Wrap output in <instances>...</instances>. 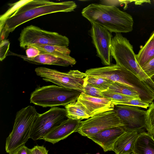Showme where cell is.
<instances>
[{
  "instance_id": "1",
  "label": "cell",
  "mask_w": 154,
  "mask_h": 154,
  "mask_svg": "<svg viewBox=\"0 0 154 154\" xmlns=\"http://www.w3.org/2000/svg\"><path fill=\"white\" fill-rule=\"evenodd\" d=\"M72 1L56 2L47 0H31L20 7L5 21L3 29L4 37L20 25L40 16L59 12L74 11L77 8Z\"/></svg>"
},
{
  "instance_id": "2",
  "label": "cell",
  "mask_w": 154,
  "mask_h": 154,
  "mask_svg": "<svg viewBox=\"0 0 154 154\" xmlns=\"http://www.w3.org/2000/svg\"><path fill=\"white\" fill-rule=\"evenodd\" d=\"M81 14L91 24H97L112 33H127L133 29L132 16L116 6L92 3L83 8Z\"/></svg>"
},
{
  "instance_id": "3",
  "label": "cell",
  "mask_w": 154,
  "mask_h": 154,
  "mask_svg": "<svg viewBox=\"0 0 154 154\" xmlns=\"http://www.w3.org/2000/svg\"><path fill=\"white\" fill-rule=\"evenodd\" d=\"M111 51L117 65L132 72L154 89V83L137 62L133 46L121 33H116L112 38Z\"/></svg>"
},
{
  "instance_id": "4",
  "label": "cell",
  "mask_w": 154,
  "mask_h": 154,
  "mask_svg": "<svg viewBox=\"0 0 154 154\" xmlns=\"http://www.w3.org/2000/svg\"><path fill=\"white\" fill-rule=\"evenodd\" d=\"M82 92L55 85L39 86L31 93L30 100L43 107L65 106L77 101Z\"/></svg>"
},
{
  "instance_id": "5",
  "label": "cell",
  "mask_w": 154,
  "mask_h": 154,
  "mask_svg": "<svg viewBox=\"0 0 154 154\" xmlns=\"http://www.w3.org/2000/svg\"><path fill=\"white\" fill-rule=\"evenodd\" d=\"M39 113L34 106H29L17 113L13 128L6 141V152L12 154L30 138L34 122Z\"/></svg>"
},
{
  "instance_id": "6",
  "label": "cell",
  "mask_w": 154,
  "mask_h": 154,
  "mask_svg": "<svg viewBox=\"0 0 154 154\" xmlns=\"http://www.w3.org/2000/svg\"><path fill=\"white\" fill-rule=\"evenodd\" d=\"M18 40L20 47L24 49L35 44L68 47L69 43V40L66 36L33 25L27 26L22 30Z\"/></svg>"
},
{
  "instance_id": "7",
  "label": "cell",
  "mask_w": 154,
  "mask_h": 154,
  "mask_svg": "<svg viewBox=\"0 0 154 154\" xmlns=\"http://www.w3.org/2000/svg\"><path fill=\"white\" fill-rule=\"evenodd\" d=\"M36 74L44 81L51 82L56 85L64 88L83 92L84 79L85 73L76 70L62 72L56 70L45 67L36 68Z\"/></svg>"
},
{
  "instance_id": "8",
  "label": "cell",
  "mask_w": 154,
  "mask_h": 154,
  "mask_svg": "<svg viewBox=\"0 0 154 154\" xmlns=\"http://www.w3.org/2000/svg\"><path fill=\"white\" fill-rule=\"evenodd\" d=\"M68 119L65 109L57 106L39 114L33 125L30 138L34 140L42 139Z\"/></svg>"
},
{
  "instance_id": "9",
  "label": "cell",
  "mask_w": 154,
  "mask_h": 154,
  "mask_svg": "<svg viewBox=\"0 0 154 154\" xmlns=\"http://www.w3.org/2000/svg\"><path fill=\"white\" fill-rule=\"evenodd\" d=\"M124 125L117 114L113 110L100 113L81 121L76 132L87 137L107 128Z\"/></svg>"
},
{
  "instance_id": "10",
  "label": "cell",
  "mask_w": 154,
  "mask_h": 154,
  "mask_svg": "<svg viewBox=\"0 0 154 154\" xmlns=\"http://www.w3.org/2000/svg\"><path fill=\"white\" fill-rule=\"evenodd\" d=\"M114 110L120 118L126 131L142 132L145 129L146 111L140 107L124 105H115Z\"/></svg>"
},
{
  "instance_id": "11",
  "label": "cell",
  "mask_w": 154,
  "mask_h": 154,
  "mask_svg": "<svg viewBox=\"0 0 154 154\" xmlns=\"http://www.w3.org/2000/svg\"><path fill=\"white\" fill-rule=\"evenodd\" d=\"M91 24L90 35L96 49L97 56L100 59L103 65H110L112 57L111 51L112 33L97 24Z\"/></svg>"
},
{
  "instance_id": "12",
  "label": "cell",
  "mask_w": 154,
  "mask_h": 154,
  "mask_svg": "<svg viewBox=\"0 0 154 154\" xmlns=\"http://www.w3.org/2000/svg\"><path fill=\"white\" fill-rule=\"evenodd\" d=\"M126 131L122 127L107 128L87 137L100 146L104 152L112 151L118 138Z\"/></svg>"
},
{
  "instance_id": "13",
  "label": "cell",
  "mask_w": 154,
  "mask_h": 154,
  "mask_svg": "<svg viewBox=\"0 0 154 154\" xmlns=\"http://www.w3.org/2000/svg\"><path fill=\"white\" fill-rule=\"evenodd\" d=\"M77 101L87 109L91 117L100 113L114 110L115 105L110 99L88 96L82 92Z\"/></svg>"
},
{
  "instance_id": "14",
  "label": "cell",
  "mask_w": 154,
  "mask_h": 154,
  "mask_svg": "<svg viewBox=\"0 0 154 154\" xmlns=\"http://www.w3.org/2000/svg\"><path fill=\"white\" fill-rule=\"evenodd\" d=\"M81 120L68 118L45 136L43 140L53 144L63 140L76 132Z\"/></svg>"
},
{
  "instance_id": "15",
  "label": "cell",
  "mask_w": 154,
  "mask_h": 154,
  "mask_svg": "<svg viewBox=\"0 0 154 154\" xmlns=\"http://www.w3.org/2000/svg\"><path fill=\"white\" fill-rule=\"evenodd\" d=\"M14 55L19 57L24 60L35 64H47L67 66L75 65L76 63L75 59L69 60L51 54L41 53L37 56L32 58L26 56L19 54L9 51L8 55Z\"/></svg>"
},
{
  "instance_id": "16",
  "label": "cell",
  "mask_w": 154,
  "mask_h": 154,
  "mask_svg": "<svg viewBox=\"0 0 154 154\" xmlns=\"http://www.w3.org/2000/svg\"><path fill=\"white\" fill-rule=\"evenodd\" d=\"M138 134V132L135 131H126L116 141L112 151L116 154H129L132 153Z\"/></svg>"
},
{
  "instance_id": "17",
  "label": "cell",
  "mask_w": 154,
  "mask_h": 154,
  "mask_svg": "<svg viewBox=\"0 0 154 154\" xmlns=\"http://www.w3.org/2000/svg\"><path fill=\"white\" fill-rule=\"evenodd\" d=\"M132 153L134 154H154V136L145 132L139 133Z\"/></svg>"
},
{
  "instance_id": "18",
  "label": "cell",
  "mask_w": 154,
  "mask_h": 154,
  "mask_svg": "<svg viewBox=\"0 0 154 154\" xmlns=\"http://www.w3.org/2000/svg\"><path fill=\"white\" fill-rule=\"evenodd\" d=\"M154 58V31L144 45L140 49L136 58L139 66L142 67Z\"/></svg>"
},
{
  "instance_id": "19",
  "label": "cell",
  "mask_w": 154,
  "mask_h": 154,
  "mask_svg": "<svg viewBox=\"0 0 154 154\" xmlns=\"http://www.w3.org/2000/svg\"><path fill=\"white\" fill-rule=\"evenodd\" d=\"M29 46L38 49L41 51V53L49 54L69 60L75 59L70 56L71 51L67 47L38 44L32 45Z\"/></svg>"
},
{
  "instance_id": "20",
  "label": "cell",
  "mask_w": 154,
  "mask_h": 154,
  "mask_svg": "<svg viewBox=\"0 0 154 154\" xmlns=\"http://www.w3.org/2000/svg\"><path fill=\"white\" fill-rule=\"evenodd\" d=\"M65 107L68 118L82 120L91 117L87 109L78 101L68 104Z\"/></svg>"
},
{
  "instance_id": "21",
  "label": "cell",
  "mask_w": 154,
  "mask_h": 154,
  "mask_svg": "<svg viewBox=\"0 0 154 154\" xmlns=\"http://www.w3.org/2000/svg\"><path fill=\"white\" fill-rule=\"evenodd\" d=\"M84 80L101 92L107 90L113 82L103 77L88 75L84 78Z\"/></svg>"
},
{
  "instance_id": "22",
  "label": "cell",
  "mask_w": 154,
  "mask_h": 154,
  "mask_svg": "<svg viewBox=\"0 0 154 154\" xmlns=\"http://www.w3.org/2000/svg\"><path fill=\"white\" fill-rule=\"evenodd\" d=\"M107 90L137 99H140L139 95L136 92L127 86L117 82H113Z\"/></svg>"
},
{
  "instance_id": "23",
  "label": "cell",
  "mask_w": 154,
  "mask_h": 154,
  "mask_svg": "<svg viewBox=\"0 0 154 154\" xmlns=\"http://www.w3.org/2000/svg\"><path fill=\"white\" fill-rule=\"evenodd\" d=\"M145 129L147 133L154 136V102L151 103L146 111L145 117Z\"/></svg>"
},
{
  "instance_id": "24",
  "label": "cell",
  "mask_w": 154,
  "mask_h": 154,
  "mask_svg": "<svg viewBox=\"0 0 154 154\" xmlns=\"http://www.w3.org/2000/svg\"><path fill=\"white\" fill-rule=\"evenodd\" d=\"M31 0H20L13 4H12V7L4 14L1 15L0 17V32L3 30L5 21L6 20L20 7L29 2Z\"/></svg>"
},
{
  "instance_id": "25",
  "label": "cell",
  "mask_w": 154,
  "mask_h": 154,
  "mask_svg": "<svg viewBox=\"0 0 154 154\" xmlns=\"http://www.w3.org/2000/svg\"><path fill=\"white\" fill-rule=\"evenodd\" d=\"M101 94L103 97L110 99L112 101L121 102L137 99L109 90L102 91Z\"/></svg>"
},
{
  "instance_id": "26",
  "label": "cell",
  "mask_w": 154,
  "mask_h": 154,
  "mask_svg": "<svg viewBox=\"0 0 154 154\" xmlns=\"http://www.w3.org/2000/svg\"><path fill=\"white\" fill-rule=\"evenodd\" d=\"M112 102L114 105H124L137 106L146 109H147L150 105V104L141 100L140 99H134L128 100L121 102L112 101Z\"/></svg>"
},
{
  "instance_id": "27",
  "label": "cell",
  "mask_w": 154,
  "mask_h": 154,
  "mask_svg": "<svg viewBox=\"0 0 154 154\" xmlns=\"http://www.w3.org/2000/svg\"><path fill=\"white\" fill-rule=\"evenodd\" d=\"M83 92L87 95L93 97H103L101 94V91L84 80Z\"/></svg>"
},
{
  "instance_id": "28",
  "label": "cell",
  "mask_w": 154,
  "mask_h": 154,
  "mask_svg": "<svg viewBox=\"0 0 154 154\" xmlns=\"http://www.w3.org/2000/svg\"><path fill=\"white\" fill-rule=\"evenodd\" d=\"M10 43L8 40H3L1 41L0 45V60H3L8 56Z\"/></svg>"
},
{
  "instance_id": "29",
  "label": "cell",
  "mask_w": 154,
  "mask_h": 154,
  "mask_svg": "<svg viewBox=\"0 0 154 154\" xmlns=\"http://www.w3.org/2000/svg\"><path fill=\"white\" fill-rule=\"evenodd\" d=\"M142 69L150 78L154 75V58L141 67Z\"/></svg>"
},
{
  "instance_id": "30",
  "label": "cell",
  "mask_w": 154,
  "mask_h": 154,
  "mask_svg": "<svg viewBox=\"0 0 154 154\" xmlns=\"http://www.w3.org/2000/svg\"><path fill=\"white\" fill-rule=\"evenodd\" d=\"M26 56L30 58L35 57L41 53V51L38 49L31 46L26 48Z\"/></svg>"
},
{
  "instance_id": "31",
  "label": "cell",
  "mask_w": 154,
  "mask_h": 154,
  "mask_svg": "<svg viewBox=\"0 0 154 154\" xmlns=\"http://www.w3.org/2000/svg\"><path fill=\"white\" fill-rule=\"evenodd\" d=\"M48 150L43 146H35L30 149V154H48Z\"/></svg>"
},
{
  "instance_id": "32",
  "label": "cell",
  "mask_w": 154,
  "mask_h": 154,
  "mask_svg": "<svg viewBox=\"0 0 154 154\" xmlns=\"http://www.w3.org/2000/svg\"><path fill=\"white\" fill-rule=\"evenodd\" d=\"M30 149L23 144L16 149L12 154H30Z\"/></svg>"
},
{
  "instance_id": "33",
  "label": "cell",
  "mask_w": 154,
  "mask_h": 154,
  "mask_svg": "<svg viewBox=\"0 0 154 154\" xmlns=\"http://www.w3.org/2000/svg\"><path fill=\"white\" fill-rule=\"evenodd\" d=\"M135 4L136 5H141L143 3L146 2L150 3V1L142 0V1H134Z\"/></svg>"
},
{
  "instance_id": "34",
  "label": "cell",
  "mask_w": 154,
  "mask_h": 154,
  "mask_svg": "<svg viewBox=\"0 0 154 154\" xmlns=\"http://www.w3.org/2000/svg\"><path fill=\"white\" fill-rule=\"evenodd\" d=\"M134 154V153H130V154Z\"/></svg>"
},
{
  "instance_id": "35",
  "label": "cell",
  "mask_w": 154,
  "mask_h": 154,
  "mask_svg": "<svg viewBox=\"0 0 154 154\" xmlns=\"http://www.w3.org/2000/svg\"><path fill=\"white\" fill-rule=\"evenodd\" d=\"M90 154L87 153V154Z\"/></svg>"
},
{
  "instance_id": "36",
  "label": "cell",
  "mask_w": 154,
  "mask_h": 154,
  "mask_svg": "<svg viewBox=\"0 0 154 154\" xmlns=\"http://www.w3.org/2000/svg\"></svg>"
},
{
  "instance_id": "37",
  "label": "cell",
  "mask_w": 154,
  "mask_h": 154,
  "mask_svg": "<svg viewBox=\"0 0 154 154\" xmlns=\"http://www.w3.org/2000/svg\"></svg>"
}]
</instances>
